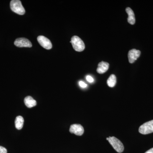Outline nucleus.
Wrapping results in <instances>:
<instances>
[{"mask_svg": "<svg viewBox=\"0 0 153 153\" xmlns=\"http://www.w3.org/2000/svg\"><path fill=\"white\" fill-rule=\"evenodd\" d=\"M11 10L20 15H23L25 14V10L22 5L21 1L19 0H12L10 3Z\"/></svg>", "mask_w": 153, "mask_h": 153, "instance_id": "f257e3e1", "label": "nucleus"}, {"mask_svg": "<svg viewBox=\"0 0 153 153\" xmlns=\"http://www.w3.org/2000/svg\"><path fill=\"white\" fill-rule=\"evenodd\" d=\"M70 43L72 44L73 48L77 52H82L85 49V46L83 41L77 36H74L71 38Z\"/></svg>", "mask_w": 153, "mask_h": 153, "instance_id": "f03ea898", "label": "nucleus"}, {"mask_svg": "<svg viewBox=\"0 0 153 153\" xmlns=\"http://www.w3.org/2000/svg\"><path fill=\"white\" fill-rule=\"evenodd\" d=\"M108 141L115 150L118 153H121L123 152L124 147L123 144L119 140L114 137H109Z\"/></svg>", "mask_w": 153, "mask_h": 153, "instance_id": "7ed1b4c3", "label": "nucleus"}, {"mask_svg": "<svg viewBox=\"0 0 153 153\" xmlns=\"http://www.w3.org/2000/svg\"><path fill=\"white\" fill-rule=\"evenodd\" d=\"M140 133L147 134L153 132V120L149 121L143 124L139 129Z\"/></svg>", "mask_w": 153, "mask_h": 153, "instance_id": "20e7f679", "label": "nucleus"}, {"mask_svg": "<svg viewBox=\"0 0 153 153\" xmlns=\"http://www.w3.org/2000/svg\"><path fill=\"white\" fill-rule=\"evenodd\" d=\"M38 43L45 49H50L52 48V44L49 39L44 36H40L37 38Z\"/></svg>", "mask_w": 153, "mask_h": 153, "instance_id": "39448f33", "label": "nucleus"}, {"mask_svg": "<svg viewBox=\"0 0 153 153\" xmlns=\"http://www.w3.org/2000/svg\"><path fill=\"white\" fill-rule=\"evenodd\" d=\"M14 44L19 47H31L32 44L28 39L25 38H19L16 39Z\"/></svg>", "mask_w": 153, "mask_h": 153, "instance_id": "423d86ee", "label": "nucleus"}, {"mask_svg": "<svg viewBox=\"0 0 153 153\" xmlns=\"http://www.w3.org/2000/svg\"><path fill=\"white\" fill-rule=\"evenodd\" d=\"M84 131L83 127L81 125L77 124L71 125L69 129V131L71 133L75 134L77 136L82 135Z\"/></svg>", "mask_w": 153, "mask_h": 153, "instance_id": "0eeeda50", "label": "nucleus"}, {"mask_svg": "<svg viewBox=\"0 0 153 153\" xmlns=\"http://www.w3.org/2000/svg\"><path fill=\"white\" fill-rule=\"evenodd\" d=\"M141 52L136 49H132L128 53V61L130 63H134L140 57Z\"/></svg>", "mask_w": 153, "mask_h": 153, "instance_id": "6e6552de", "label": "nucleus"}, {"mask_svg": "<svg viewBox=\"0 0 153 153\" xmlns=\"http://www.w3.org/2000/svg\"><path fill=\"white\" fill-rule=\"evenodd\" d=\"M109 66V63L104 61H102L99 63L97 71L99 74H103L108 70Z\"/></svg>", "mask_w": 153, "mask_h": 153, "instance_id": "1a4fd4ad", "label": "nucleus"}, {"mask_svg": "<svg viewBox=\"0 0 153 153\" xmlns=\"http://www.w3.org/2000/svg\"><path fill=\"white\" fill-rule=\"evenodd\" d=\"M126 12L128 15V22L129 24L134 25L135 23V18L133 11L130 8L127 7L126 9Z\"/></svg>", "mask_w": 153, "mask_h": 153, "instance_id": "9d476101", "label": "nucleus"}, {"mask_svg": "<svg viewBox=\"0 0 153 153\" xmlns=\"http://www.w3.org/2000/svg\"><path fill=\"white\" fill-rule=\"evenodd\" d=\"M24 102L25 105L29 108L35 106L37 105L36 100L31 96H27L25 97Z\"/></svg>", "mask_w": 153, "mask_h": 153, "instance_id": "9b49d317", "label": "nucleus"}, {"mask_svg": "<svg viewBox=\"0 0 153 153\" xmlns=\"http://www.w3.org/2000/svg\"><path fill=\"white\" fill-rule=\"evenodd\" d=\"M24 118L21 116H19L16 117L15 120V126L16 128L18 130H20L23 128L24 125Z\"/></svg>", "mask_w": 153, "mask_h": 153, "instance_id": "f8f14e48", "label": "nucleus"}, {"mask_svg": "<svg viewBox=\"0 0 153 153\" xmlns=\"http://www.w3.org/2000/svg\"><path fill=\"white\" fill-rule=\"evenodd\" d=\"M116 76L114 74H111L109 76V78L108 79L107 83L108 85L110 87H114L116 83Z\"/></svg>", "mask_w": 153, "mask_h": 153, "instance_id": "ddd939ff", "label": "nucleus"}, {"mask_svg": "<svg viewBox=\"0 0 153 153\" xmlns=\"http://www.w3.org/2000/svg\"><path fill=\"white\" fill-rule=\"evenodd\" d=\"M86 79L90 83H92L94 81V79L93 77L92 76H89V75H88V76H86Z\"/></svg>", "mask_w": 153, "mask_h": 153, "instance_id": "4468645a", "label": "nucleus"}, {"mask_svg": "<svg viewBox=\"0 0 153 153\" xmlns=\"http://www.w3.org/2000/svg\"><path fill=\"white\" fill-rule=\"evenodd\" d=\"M79 85L80 87L83 88H85L87 86V84H85V82L82 81H79Z\"/></svg>", "mask_w": 153, "mask_h": 153, "instance_id": "2eb2a0df", "label": "nucleus"}, {"mask_svg": "<svg viewBox=\"0 0 153 153\" xmlns=\"http://www.w3.org/2000/svg\"><path fill=\"white\" fill-rule=\"evenodd\" d=\"M7 150L4 147L0 146V153H7Z\"/></svg>", "mask_w": 153, "mask_h": 153, "instance_id": "dca6fc26", "label": "nucleus"}, {"mask_svg": "<svg viewBox=\"0 0 153 153\" xmlns=\"http://www.w3.org/2000/svg\"><path fill=\"white\" fill-rule=\"evenodd\" d=\"M145 153H153V148L151 149H150L149 150Z\"/></svg>", "mask_w": 153, "mask_h": 153, "instance_id": "f3484780", "label": "nucleus"}, {"mask_svg": "<svg viewBox=\"0 0 153 153\" xmlns=\"http://www.w3.org/2000/svg\"><path fill=\"white\" fill-rule=\"evenodd\" d=\"M106 140H108V137L106 138Z\"/></svg>", "mask_w": 153, "mask_h": 153, "instance_id": "a211bd4d", "label": "nucleus"}]
</instances>
